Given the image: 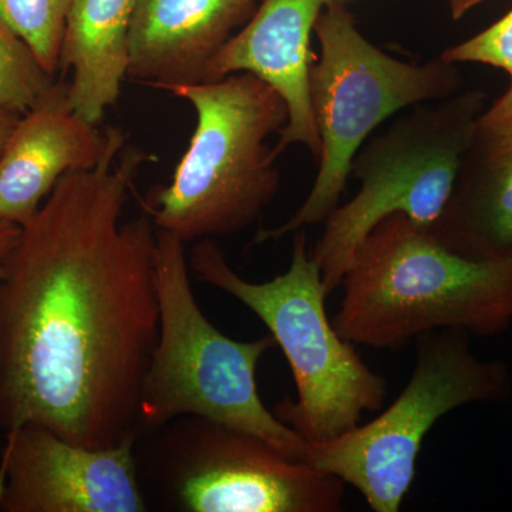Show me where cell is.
<instances>
[{
  "label": "cell",
  "instance_id": "22",
  "mask_svg": "<svg viewBox=\"0 0 512 512\" xmlns=\"http://www.w3.org/2000/svg\"><path fill=\"white\" fill-rule=\"evenodd\" d=\"M332 2H343V3H346V2H348V0H329V3H332Z\"/></svg>",
  "mask_w": 512,
  "mask_h": 512
},
{
  "label": "cell",
  "instance_id": "21",
  "mask_svg": "<svg viewBox=\"0 0 512 512\" xmlns=\"http://www.w3.org/2000/svg\"><path fill=\"white\" fill-rule=\"evenodd\" d=\"M484 2H487V0H448V3H450L451 18L460 20L464 18L471 9L476 8V6Z\"/></svg>",
  "mask_w": 512,
  "mask_h": 512
},
{
  "label": "cell",
  "instance_id": "19",
  "mask_svg": "<svg viewBox=\"0 0 512 512\" xmlns=\"http://www.w3.org/2000/svg\"><path fill=\"white\" fill-rule=\"evenodd\" d=\"M20 234L18 225L8 224V222H0V278L5 271L6 259L15 247Z\"/></svg>",
  "mask_w": 512,
  "mask_h": 512
},
{
  "label": "cell",
  "instance_id": "11",
  "mask_svg": "<svg viewBox=\"0 0 512 512\" xmlns=\"http://www.w3.org/2000/svg\"><path fill=\"white\" fill-rule=\"evenodd\" d=\"M329 0H261L251 20L224 47L208 70L207 82L251 73L268 83L288 106L289 119L272 148L278 158L303 146L316 161L320 138L313 117L309 74L318 60L311 36Z\"/></svg>",
  "mask_w": 512,
  "mask_h": 512
},
{
  "label": "cell",
  "instance_id": "7",
  "mask_svg": "<svg viewBox=\"0 0 512 512\" xmlns=\"http://www.w3.org/2000/svg\"><path fill=\"white\" fill-rule=\"evenodd\" d=\"M487 100L484 90H467L417 104L357 151L350 177L359 181V191L326 218L311 252L329 295L342 285L357 247L384 218L404 214L421 228L436 224Z\"/></svg>",
  "mask_w": 512,
  "mask_h": 512
},
{
  "label": "cell",
  "instance_id": "10",
  "mask_svg": "<svg viewBox=\"0 0 512 512\" xmlns=\"http://www.w3.org/2000/svg\"><path fill=\"white\" fill-rule=\"evenodd\" d=\"M137 437L113 447L79 446L40 424L6 433L0 512L148 511Z\"/></svg>",
  "mask_w": 512,
  "mask_h": 512
},
{
  "label": "cell",
  "instance_id": "12",
  "mask_svg": "<svg viewBox=\"0 0 512 512\" xmlns=\"http://www.w3.org/2000/svg\"><path fill=\"white\" fill-rule=\"evenodd\" d=\"M110 137V127L101 131L76 113L69 83H53L20 116L0 157V222L23 227L64 175L100 163Z\"/></svg>",
  "mask_w": 512,
  "mask_h": 512
},
{
  "label": "cell",
  "instance_id": "6",
  "mask_svg": "<svg viewBox=\"0 0 512 512\" xmlns=\"http://www.w3.org/2000/svg\"><path fill=\"white\" fill-rule=\"evenodd\" d=\"M313 33L320 57L312 64L309 90L320 138L319 170L299 210L284 224L259 229L261 245L323 224L339 207L357 151L380 124L407 107L460 92L457 64L437 57L427 63L394 59L357 29L346 3L323 8Z\"/></svg>",
  "mask_w": 512,
  "mask_h": 512
},
{
  "label": "cell",
  "instance_id": "16",
  "mask_svg": "<svg viewBox=\"0 0 512 512\" xmlns=\"http://www.w3.org/2000/svg\"><path fill=\"white\" fill-rule=\"evenodd\" d=\"M76 0H0V18L50 76L60 69L67 18Z\"/></svg>",
  "mask_w": 512,
  "mask_h": 512
},
{
  "label": "cell",
  "instance_id": "2",
  "mask_svg": "<svg viewBox=\"0 0 512 512\" xmlns=\"http://www.w3.org/2000/svg\"><path fill=\"white\" fill-rule=\"evenodd\" d=\"M340 286L333 326L372 349L397 352L440 329L493 338L512 325V256L467 258L404 214L370 231Z\"/></svg>",
  "mask_w": 512,
  "mask_h": 512
},
{
  "label": "cell",
  "instance_id": "20",
  "mask_svg": "<svg viewBox=\"0 0 512 512\" xmlns=\"http://www.w3.org/2000/svg\"><path fill=\"white\" fill-rule=\"evenodd\" d=\"M20 116L22 114L16 113V111L0 107V157H2L3 151H5L6 144H8Z\"/></svg>",
  "mask_w": 512,
  "mask_h": 512
},
{
  "label": "cell",
  "instance_id": "5",
  "mask_svg": "<svg viewBox=\"0 0 512 512\" xmlns=\"http://www.w3.org/2000/svg\"><path fill=\"white\" fill-rule=\"evenodd\" d=\"M156 279L160 330L141 387L138 436L180 417H202L261 437L305 463L308 441L265 406L256 386V369L275 348L274 336L239 342L215 328L192 292L184 242L158 229Z\"/></svg>",
  "mask_w": 512,
  "mask_h": 512
},
{
  "label": "cell",
  "instance_id": "18",
  "mask_svg": "<svg viewBox=\"0 0 512 512\" xmlns=\"http://www.w3.org/2000/svg\"><path fill=\"white\" fill-rule=\"evenodd\" d=\"M448 63H481L504 70L510 76V89L484 110L485 124H512V9L490 28L460 45L448 47L440 55Z\"/></svg>",
  "mask_w": 512,
  "mask_h": 512
},
{
  "label": "cell",
  "instance_id": "14",
  "mask_svg": "<svg viewBox=\"0 0 512 512\" xmlns=\"http://www.w3.org/2000/svg\"><path fill=\"white\" fill-rule=\"evenodd\" d=\"M429 231L467 258H511L512 124L478 119L453 192Z\"/></svg>",
  "mask_w": 512,
  "mask_h": 512
},
{
  "label": "cell",
  "instance_id": "9",
  "mask_svg": "<svg viewBox=\"0 0 512 512\" xmlns=\"http://www.w3.org/2000/svg\"><path fill=\"white\" fill-rule=\"evenodd\" d=\"M140 480L168 510L339 512L345 483L293 460L254 434L202 417H180L141 434Z\"/></svg>",
  "mask_w": 512,
  "mask_h": 512
},
{
  "label": "cell",
  "instance_id": "3",
  "mask_svg": "<svg viewBox=\"0 0 512 512\" xmlns=\"http://www.w3.org/2000/svg\"><path fill=\"white\" fill-rule=\"evenodd\" d=\"M163 90L194 107L197 126L170 183L141 198L144 211L184 244L251 227L278 194L266 140L288 123L285 100L251 73Z\"/></svg>",
  "mask_w": 512,
  "mask_h": 512
},
{
  "label": "cell",
  "instance_id": "8",
  "mask_svg": "<svg viewBox=\"0 0 512 512\" xmlns=\"http://www.w3.org/2000/svg\"><path fill=\"white\" fill-rule=\"evenodd\" d=\"M466 330L440 329L416 342V366L382 414L335 439L309 444L305 463L352 485L375 512H397L412 488L417 458L434 424L473 403L512 396L510 369L480 359Z\"/></svg>",
  "mask_w": 512,
  "mask_h": 512
},
{
  "label": "cell",
  "instance_id": "17",
  "mask_svg": "<svg viewBox=\"0 0 512 512\" xmlns=\"http://www.w3.org/2000/svg\"><path fill=\"white\" fill-rule=\"evenodd\" d=\"M55 82L28 45L0 18V107L26 113Z\"/></svg>",
  "mask_w": 512,
  "mask_h": 512
},
{
  "label": "cell",
  "instance_id": "15",
  "mask_svg": "<svg viewBox=\"0 0 512 512\" xmlns=\"http://www.w3.org/2000/svg\"><path fill=\"white\" fill-rule=\"evenodd\" d=\"M137 0H76L64 32L60 69L72 70L70 104L99 124L117 103L128 73L131 20Z\"/></svg>",
  "mask_w": 512,
  "mask_h": 512
},
{
  "label": "cell",
  "instance_id": "1",
  "mask_svg": "<svg viewBox=\"0 0 512 512\" xmlns=\"http://www.w3.org/2000/svg\"><path fill=\"white\" fill-rule=\"evenodd\" d=\"M110 144L20 227L0 278V429L33 423L79 446L138 439L160 330L157 228L121 221L143 151Z\"/></svg>",
  "mask_w": 512,
  "mask_h": 512
},
{
  "label": "cell",
  "instance_id": "4",
  "mask_svg": "<svg viewBox=\"0 0 512 512\" xmlns=\"http://www.w3.org/2000/svg\"><path fill=\"white\" fill-rule=\"evenodd\" d=\"M292 235L288 271L262 284L239 276L212 239L197 241L188 264L200 281L247 306L274 336L298 393V399L285 396L276 404L275 416L313 444L355 429L363 414L382 409L387 382L330 322L329 293L309 252L308 235L305 229Z\"/></svg>",
  "mask_w": 512,
  "mask_h": 512
},
{
  "label": "cell",
  "instance_id": "13",
  "mask_svg": "<svg viewBox=\"0 0 512 512\" xmlns=\"http://www.w3.org/2000/svg\"><path fill=\"white\" fill-rule=\"evenodd\" d=\"M261 0H137L127 76L154 89L207 82L208 70Z\"/></svg>",
  "mask_w": 512,
  "mask_h": 512
}]
</instances>
